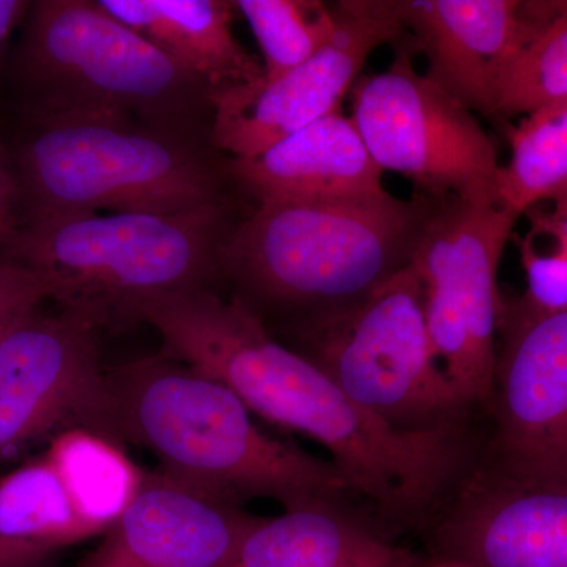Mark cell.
Here are the masks:
<instances>
[{
	"instance_id": "24",
	"label": "cell",
	"mask_w": 567,
	"mask_h": 567,
	"mask_svg": "<svg viewBox=\"0 0 567 567\" xmlns=\"http://www.w3.org/2000/svg\"><path fill=\"white\" fill-rule=\"evenodd\" d=\"M511 240L516 244L527 290L520 300L513 303L517 311L529 316H555L567 311V254L555 249L554 252L537 251L532 234Z\"/></svg>"
},
{
	"instance_id": "7",
	"label": "cell",
	"mask_w": 567,
	"mask_h": 567,
	"mask_svg": "<svg viewBox=\"0 0 567 567\" xmlns=\"http://www.w3.org/2000/svg\"><path fill=\"white\" fill-rule=\"evenodd\" d=\"M357 404L401 431L472 424L470 404L443 371L425 330L424 284L410 265L346 315L287 338Z\"/></svg>"
},
{
	"instance_id": "28",
	"label": "cell",
	"mask_w": 567,
	"mask_h": 567,
	"mask_svg": "<svg viewBox=\"0 0 567 567\" xmlns=\"http://www.w3.org/2000/svg\"><path fill=\"white\" fill-rule=\"evenodd\" d=\"M31 3L22 0H0V63L6 55L11 33L25 20Z\"/></svg>"
},
{
	"instance_id": "15",
	"label": "cell",
	"mask_w": 567,
	"mask_h": 567,
	"mask_svg": "<svg viewBox=\"0 0 567 567\" xmlns=\"http://www.w3.org/2000/svg\"><path fill=\"white\" fill-rule=\"evenodd\" d=\"M405 31L427 59L425 76L466 110L498 117L507 66L535 37L547 2L393 0Z\"/></svg>"
},
{
	"instance_id": "25",
	"label": "cell",
	"mask_w": 567,
	"mask_h": 567,
	"mask_svg": "<svg viewBox=\"0 0 567 567\" xmlns=\"http://www.w3.org/2000/svg\"><path fill=\"white\" fill-rule=\"evenodd\" d=\"M44 300H51L47 279L0 254V336Z\"/></svg>"
},
{
	"instance_id": "4",
	"label": "cell",
	"mask_w": 567,
	"mask_h": 567,
	"mask_svg": "<svg viewBox=\"0 0 567 567\" xmlns=\"http://www.w3.org/2000/svg\"><path fill=\"white\" fill-rule=\"evenodd\" d=\"M235 226V224H234ZM229 204L185 213H65L25 219L0 254L47 279L62 311L123 331L159 298L213 289Z\"/></svg>"
},
{
	"instance_id": "31",
	"label": "cell",
	"mask_w": 567,
	"mask_h": 567,
	"mask_svg": "<svg viewBox=\"0 0 567 567\" xmlns=\"http://www.w3.org/2000/svg\"><path fill=\"white\" fill-rule=\"evenodd\" d=\"M551 203H554V205H567V186L555 199H551Z\"/></svg>"
},
{
	"instance_id": "2",
	"label": "cell",
	"mask_w": 567,
	"mask_h": 567,
	"mask_svg": "<svg viewBox=\"0 0 567 567\" xmlns=\"http://www.w3.org/2000/svg\"><path fill=\"white\" fill-rule=\"evenodd\" d=\"M443 200L383 193L260 203L227 235L219 278L275 338L346 315L413 262Z\"/></svg>"
},
{
	"instance_id": "14",
	"label": "cell",
	"mask_w": 567,
	"mask_h": 567,
	"mask_svg": "<svg viewBox=\"0 0 567 567\" xmlns=\"http://www.w3.org/2000/svg\"><path fill=\"white\" fill-rule=\"evenodd\" d=\"M260 520L159 470L145 473L125 513L76 567H244Z\"/></svg>"
},
{
	"instance_id": "18",
	"label": "cell",
	"mask_w": 567,
	"mask_h": 567,
	"mask_svg": "<svg viewBox=\"0 0 567 567\" xmlns=\"http://www.w3.org/2000/svg\"><path fill=\"white\" fill-rule=\"evenodd\" d=\"M111 17L140 33L213 93L262 80L264 65L233 33V2L224 0H99Z\"/></svg>"
},
{
	"instance_id": "1",
	"label": "cell",
	"mask_w": 567,
	"mask_h": 567,
	"mask_svg": "<svg viewBox=\"0 0 567 567\" xmlns=\"http://www.w3.org/2000/svg\"><path fill=\"white\" fill-rule=\"evenodd\" d=\"M144 323L158 331L163 354L218 380L252 415L322 445L385 533L431 527L480 457L472 424L410 432L380 420L238 298L171 295L145 308Z\"/></svg>"
},
{
	"instance_id": "26",
	"label": "cell",
	"mask_w": 567,
	"mask_h": 567,
	"mask_svg": "<svg viewBox=\"0 0 567 567\" xmlns=\"http://www.w3.org/2000/svg\"><path fill=\"white\" fill-rule=\"evenodd\" d=\"M24 221L22 193L11 152L0 141V246Z\"/></svg>"
},
{
	"instance_id": "12",
	"label": "cell",
	"mask_w": 567,
	"mask_h": 567,
	"mask_svg": "<svg viewBox=\"0 0 567 567\" xmlns=\"http://www.w3.org/2000/svg\"><path fill=\"white\" fill-rule=\"evenodd\" d=\"M481 462L532 483L567 484V311L529 316L503 305Z\"/></svg>"
},
{
	"instance_id": "17",
	"label": "cell",
	"mask_w": 567,
	"mask_h": 567,
	"mask_svg": "<svg viewBox=\"0 0 567 567\" xmlns=\"http://www.w3.org/2000/svg\"><path fill=\"white\" fill-rule=\"evenodd\" d=\"M350 505L317 503L262 518L246 539L244 567H423Z\"/></svg>"
},
{
	"instance_id": "3",
	"label": "cell",
	"mask_w": 567,
	"mask_h": 567,
	"mask_svg": "<svg viewBox=\"0 0 567 567\" xmlns=\"http://www.w3.org/2000/svg\"><path fill=\"white\" fill-rule=\"evenodd\" d=\"M115 442L151 451L159 472L240 505L274 499L284 511L357 498L331 462L265 434L240 398L166 354L107 371Z\"/></svg>"
},
{
	"instance_id": "22",
	"label": "cell",
	"mask_w": 567,
	"mask_h": 567,
	"mask_svg": "<svg viewBox=\"0 0 567 567\" xmlns=\"http://www.w3.org/2000/svg\"><path fill=\"white\" fill-rule=\"evenodd\" d=\"M264 54V80H275L303 65L323 50L336 31L334 7L319 0H238Z\"/></svg>"
},
{
	"instance_id": "23",
	"label": "cell",
	"mask_w": 567,
	"mask_h": 567,
	"mask_svg": "<svg viewBox=\"0 0 567 567\" xmlns=\"http://www.w3.org/2000/svg\"><path fill=\"white\" fill-rule=\"evenodd\" d=\"M567 99V0L547 2L543 24L507 66L498 93V117L527 115Z\"/></svg>"
},
{
	"instance_id": "13",
	"label": "cell",
	"mask_w": 567,
	"mask_h": 567,
	"mask_svg": "<svg viewBox=\"0 0 567 567\" xmlns=\"http://www.w3.org/2000/svg\"><path fill=\"white\" fill-rule=\"evenodd\" d=\"M429 532L435 557L475 567H567V484L514 480L480 458Z\"/></svg>"
},
{
	"instance_id": "16",
	"label": "cell",
	"mask_w": 567,
	"mask_h": 567,
	"mask_svg": "<svg viewBox=\"0 0 567 567\" xmlns=\"http://www.w3.org/2000/svg\"><path fill=\"white\" fill-rule=\"evenodd\" d=\"M235 183L260 203H342L386 193L352 117L324 115L248 159L227 158Z\"/></svg>"
},
{
	"instance_id": "30",
	"label": "cell",
	"mask_w": 567,
	"mask_h": 567,
	"mask_svg": "<svg viewBox=\"0 0 567 567\" xmlns=\"http://www.w3.org/2000/svg\"><path fill=\"white\" fill-rule=\"evenodd\" d=\"M423 567H475L470 565V563L462 561V559L457 558H447V557H434L427 565H423Z\"/></svg>"
},
{
	"instance_id": "5",
	"label": "cell",
	"mask_w": 567,
	"mask_h": 567,
	"mask_svg": "<svg viewBox=\"0 0 567 567\" xmlns=\"http://www.w3.org/2000/svg\"><path fill=\"white\" fill-rule=\"evenodd\" d=\"M24 125L11 152L24 221L65 213H185L229 204L227 159L219 163L205 137L118 112L50 115Z\"/></svg>"
},
{
	"instance_id": "9",
	"label": "cell",
	"mask_w": 567,
	"mask_h": 567,
	"mask_svg": "<svg viewBox=\"0 0 567 567\" xmlns=\"http://www.w3.org/2000/svg\"><path fill=\"white\" fill-rule=\"evenodd\" d=\"M518 218L495 203L443 200L413 257L432 350L472 402L486 401L494 379L505 305L496 276Z\"/></svg>"
},
{
	"instance_id": "20",
	"label": "cell",
	"mask_w": 567,
	"mask_h": 567,
	"mask_svg": "<svg viewBox=\"0 0 567 567\" xmlns=\"http://www.w3.org/2000/svg\"><path fill=\"white\" fill-rule=\"evenodd\" d=\"M47 456L96 535H104L121 518L144 481L145 472L122 445L87 429L55 435Z\"/></svg>"
},
{
	"instance_id": "19",
	"label": "cell",
	"mask_w": 567,
	"mask_h": 567,
	"mask_svg": "<svg viewBox=\"0 0 567 567\" xmlns=\"http://www.w3.org/2000/svg\"><path fill=\"white\" fill-rule=\"evenodd\" d=\"M93 536L47 454L0 477V540L7 546L52 557Z\"/></svg>"
},
{
	"instance_id": "10",
	"label": "cell",
	"mask_w": 567,
	"mask_h": 567,
	"mask_svg": "<svg viewBox=\"0 0 567 567\" xmlns=\"http://www.w3.org/2000/svg\"><path fill=\"white\" fill-rule=\"evenodd\" d=\"M70 429L115 442L99 330L62 309H37L0 336V462Z\"/></svg>"
},
{
	"instance_id": "29",
	"label": "cell",
	"mask_w": 567,
	"mask_h": 567,
	"mask_svg": "<svg viewBox=\"0 0 567 567\" xmlns=\"http://www.w3.org/2000/svg\"><path fill=\"white\" fill-rule=\"evenodd\" d=\"M0 567H51V557L20 550L0 540Z\"/></svg>"
},
{
	"instance_id": "27",
	"label": "cell",
	"mask_w": 567,
	"mask_h": 567,
	"mask_svg": "<svg viewBox=\"0 0 567 567\" xmlns=\"http://www.w3.org/2000/svg\"><path fill=\"white\" fill-rule=\"evenodd\" d=\"M532 223L533 237L548 235L557 241V249L567 254V205H554V210L544 212L535 207L525 213Z\"/></svg>"
},
{
	"instance_id": "11",
	"label": "cell",
	"mask_w": 567,
	"mask_h": 567,
	"mask_svg": "<svg viewBox=\"0 0 567 567\" xmlns=\"http://www.w3.org/2000/svg\"><path fill=\"white\" fill-rule=\"evenodd\" d=\"M338 31L303 65L275 80L212 93V144L230 159H248L339 111L369 55L406 31L393 0L334 3Z\"/></svg>"
},
{
	"instance_id": "8",
	"label": "cell",
	"mask_w": 567,
	"mask_h": 567,
	"mask_svg": "<svg viewBox=\"0 0 567 567\" xmlns=\"http://www.w3.org/2000/svg\"><path fill=\"white\" fill-rule=\"evenodd\" d=\"M386 71L352 87V121L377 166L404 175L436 200L495 203L499 164L475 114L413 66L415 41L402 37Z\"/></svg>"
},
{
	"instance_id": "21",
	"label": "cell",
	"mask_w": 567,
	"mask_h": 567,
	"mask_svg": "<svg viewBox=\"0 0 567 567\" xmlns=\"http://www.w3.org/2000/svg\"><path fill=\"white\" fill-rule=\"evenodd\" d=\"M507 136L511 159L499 167L496 204L522 216L567 186V99L529 112Z\"/></svg>"
},
{
	"instance_id": "6",
	"label": "cell",
	"mask_w": 567,
	"mask_h": 567,
	"mask_svg": "<svg viewBox=\"0 0 567 567\" xmlns=\"http://www.w3.org/2000/svg\"><path fill=\"white\" fill-rule=\"evenodd\" d=\"M24 121L118 112L205 137L212 91L91 0H39L10 63Z\"/></svg>"
}]
</instances>
